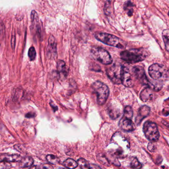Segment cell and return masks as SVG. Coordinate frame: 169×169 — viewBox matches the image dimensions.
<instances>
[{
    "label": "cell",
    "mask_w": 169,
    "mask_h": 169,
    "mask_svg": "<svg viewBox=\"0 0 169 169\" xmlns=\"http://www.w3.org/2000/svg\"><path fill=\"white\" fill-rule=\"evenodd\" d=\"M123 66L114 65L107 70V74L109 78L116 84L121 83V75Z\"/></svg>",
    "instance_id": "52a82bcc"
},
{
    "label": "cell",
    "mask_w": 169,
    "mask_h": 169,
    "mask_svg": "<svg viewBox=\"0 0 169 169\" xmlns=\"http://www.w3.org/2000/svg\"><path fill=\"white\" fill-rule=\"evenodd\" d=\"M11 43H12V47H13V49H14L15 47V43H16V37L14 35H12Z\"/></svg>",
    "instance_id": "f546056e"
},
{
    "label": "cell",
    "mask_w": 169,
    "mask_h": 169,
    "mask_svg": "<svg viewBox=\"0 0 169 169\" xmlns=\"http://www.w3.org/2000/svg\"><path fill=\"white\" fill-rule=\"evenodd\" d=\"M28 55L30 60L31 61H33L35 60L36 58V53L35 49L33 47H30L29 49V53H28Z\"/></svg>",
    "instance_id": "d4e9b609"
},
{
    "label": "cell",
    "mask_w": 169,
    "mask_h": 169,
    "mask_svg": "<svg viewBox=\"0 0 169 169\" xmlns=\"http://www.w3.org/2000/svg\"><path fill=\"white\" fill-rule=\"evenodd\" d=\"M162 37L166 49L169 53V29L164 30L163 31Z\"/></svg>",
    "instance_id": "ac0fdd59"
},
{
    "label": "cell",
    "mask_w": 169,
    "mask_h": 169,
    "mask_svg": "<svg viewBox=\"0 0 169 169\" xmlns=\"http://www.w3.org/2000/svg\"><path fill=\"white\" fill-rule=\"evenodd\" d=\"M92 56L95 60L105 65L112 63V58L110 54L106 50L101 47H94L91 50Z\"/></svg>",
    "instance_id": "5b68a950"
},
{
    "label": "cell",
    "mask_w": 169,
    "mask_h": 169,
    "mask_svg": "<svg viewBox=\"0 0 169 169\" xmlns=\"http://www.w3.org/2000/svg\"><path fill=\"white\" fill-rule=\"evenodd\" d=\"M97 158L98 161L104 165L108 166L110 165L109 161L107 158L106 157V156L103 154H98L97 156Z\"/></svg>",
    "instance_id": "d6986e66"
},
{
    "label": "cell",
    "mask_w": 169,
    "mask_h": 169,
    "mask_svg": "<svg viewBox=\"0 0 169 169\" xmlns=\"http://www.w3.org/2000/svg\"><path fill=\"white\" fill-rule=\"evenodd\" d=\"M150 112V108L149 107L146 105H143L138 110V114L136 119V124L140 125V123L146 117L148 116Z\"/></svg>",
    "instance_id": "7c38bea8"
},
{
    "label": "cell",
    "mask_w": 169,
    "mask_h": 169,
    "mask_svg": "<svg viewBox=\"0 0 169 169\" xmlns=\"http://www.w3.org/2000/svg\"><path fill=\"white\" fill-rule=\"evenodd\" d=\"M132 72L135 78L138 80L144 85H149L150 82L149 81L145 74L144 69L140 66H136L132 69Z\"/></svg>",
    "instance_id": "ba28073f"
},
{
    "label": "cell",
    "mask_w": 169,
    "mask_h": 169,
    "mask_svg": "<svg viewBox=\"0 0 169 169\" xmlns=\"http://www.w3.org/2000/svg\"><path fill=\"white\" fill-rule=\"evenodd\" d=\"M22 158H21L20 155L17 154H1V161L12 162H20Z\"/></svg>",
    "instance_id": "5bb4252c"
},
{
    "label": "cell",
    "mask_w": 169,
    "mask_h": 169,
    "mask_svg": "<svg viewBox=\"0 0 169 169\" xmlns=\"http://www.w3.org/2000/svg\"><path fill=\"white\" fill-rule=\"evenodd\" d=\"M105 13L106 15H109L111 13V2L110 1H107L105 5L104 8Z\"/></svg>",
    "instance_id": "4316f807"
},
{
    "label": "cell",
    "mask_w": 169,
    "mask_h": 169,
    "mask_svg": "<svg viewBox=\"0 0 169 169\" xmlns=\"http://www.w3.org/2000/svg\"><path fill=\"white\" fill-rule=\"evenodd\" d=\"M20 166L21 168H27L33 165L34 163L33 159L30 157H25L22 158L20 162Z\"/></svg>",
    "instance_id": "2e32d148"
},
{
    "label": "cell",
    "mask_w": 169,
    "mask_h": 169,
    "mask_svg": "<svg viewBox=\"0 0 169 169\" xmlns=\"http://www.w3.org/2000/svg\"><path fill=\"white\" fill-rule=\"evenodd\" d=\"M164 125H165L166 126H167V127H169V124L168 123H167L166 122H165L164 123Z\"/></svg>",
    "instance_id": "836d02e7"
},
{
    "label": "cell",
    "mask_w": 169,
    "mask_h": 169,
    "mask_svg": "<svg viewBox=\"0 0 169 169\" xmlns=\"http://www.w3.org/2000/svg\"><path fill=\"white\" fill-rule=\"evenodd\" d=\"M143 131L145 137L151 142H156L159 140L160 134L155 123L146 121L143 125Z\"/></svg>",
    "instance_id": "8992f818"
},
{
    "label": "cell",
    "mask_w": 169,
    "mask_h": 169,
    "mask_svg": "<svg viewBox=\"0 0 169 169\" xmlns=\"http://www.w3.org/2000/svg\"><path fill=\"white\" fill-rule=\"evenodd\" d=\"M12 168L11 164L7 161H1L0 169H10Z\"/></svg>",
    "instance_id": "484cf974"
},
{
    "label": "cell",
    "mask_w": 169,
    "mask_h": 169,
    "mask_svg": "<svg viewBox=\"0 0 169 169\" xmlns=\"http://www.w3.org/2000/svg\"><path fill=\"white\" fill-rule=\"evenodd\" d=\"M121 58L129 63L142 62L148 56V53L143 49H131L121 53Z\"/></svg>",
    "instance_id": "6da1fadb"
},
{
    "label": "cell",
    "mask_w": 169,
    "mask_h": 169,
    "mask_svg": "<svg viewBox=\"0 0 169 169\" xmlns=\"http://www.w3.org/2000/svg\"><path fill=\"white\" fill-rule=\"evenodd\" d=\"M142 166V164L136 158H134L130 163V167L134 169H140Z\"/></svg>",
    "instance_id": "cb8c5ba5"
},
{
    "label": "cell",
    "mask_w": 169,
    "mask_h": 169,
    "mask_svg": "<svg viewBox=\"0 0 169 169\" xmlns=\"http://www.w3.org/2000/svg\"><path fill=\"white\" fill-rule=\"evenodd\" d=\"M168 15H169V13H168Z\"/></svg>",
    "instance_id": "d590c367"
},
{
    "label": "cell",
    "mask_w": 169,
    "mask_h": 169,
    "mask_svg": "<svg viewBox=\"0 0 169 169\" xmlns=\"http://www.w3.org/2000/svg\"><path fill=\"white\" fill-rule=\"evenodd\" d=\"M163 114L164 116H168V115H169V109H168L167 108H164L163 110Z\"/></svg>",
    "instance_id": "1f68e13d"
},
{
    "label": "cell",
    "mask_w": 169,
    "mask_h": 169,
    "mask_svg": "<svg viewBox=\"0 0 169 169\" xmlns=\"http://www.w3.org/2000/svg\"><path fill=\"white\" fill-rule=\"evenodd\" d=\"M121 84L127 87H132L134 84L133 75L131 74L129 69L124 66L121 75Z\"/></svg>",
    "instance_id": "9c48e42d"
},
{
    "label": "cell",
    "mask_w": 169,
    "mask_h": 169,
    "mask_svg": "<svg viewBox=\"0 0 169 169\" xmlns=\"http://www.w3.org/2000/svg\"><path fill=\"white\" fill-rule=\"evenodd\" d=\"M57 69L60 73H65L66 71V63L63 60H59L57 63Z\"/></svg>",
    "instance_id": "603a6c76"
},
{
    "label": "cell",
    "mask_w": 169,
    "mask_h": 169,
    "mask_svg": "<svg viewBox=\"0 0 169 169\" xmlns=\"http://www.w3.org/2000/svg\"><path fill=\"white\" fill-rule=\"evenodd\" d=\"M95 37L98 41L109 46L120 49H123L125 47L124 41L113 35L106 33H97L95 35Z\"/></svg>",
    "instance_id": "3957f363"
},
{
    "label": "cell",
    "mask_w": 169,
    "mask_h": 169,
    "mask_svg": "<svg viewBox=\"0 0 169 169\" xmlns=\"http://www.w3.org/2000/svg\"><path fill=\"white\" fill-rule=\"evenodd\" d=\"M64 169V168H59V169Z\"/></svg>",
    "instance_id": "e575fe53"
},
{
    "label": "cell",
    "mask_w": 169,
    "mask_h": 169,
    "mask_svg": "<svg viewBox=\"0 0 169 169\" xmlns=\"http://www.w3.org/2000/svg\"><path fill=\"white\" fill-rule=\"evenodd\" d=\"M78 165L81 169H90V164L83 158H79L78 160Z\"/></svg>",
    "instance_id": "ffe728a7"
},
{
    "label": "cell",
    "mask_w": 169,
    "mask_h": 169,
    "mask_svg": "<svg viewBox=\"0 0 169 169\" xmlns=\"http://www.w3.org/2000/svg\"><path fill=\"white\" fill-rule=\"evenodd\" d=\"M119 126L121 130L125 132H132L134 130L136 127L131 119L123 117L119 122Z\"/></svg>",
    "instance_id": "30bf717a"
},
{
    "label": "cell",
    "mask_w": 169,
    "mask_h": 169,
    "mask_svg": "<svg viewBox=\"0 0 169 169\" xmlns=\"http://www.w3.org/2000/svg\"><path fill=\"white\" fill-rule=\"evenodd\" d=\"M63 165L67 168L69 169H75L78 166V162H76L73 159H69L65 160L63 162Z\"/></svg>",
    "instance_id": "e0dca14e"
},
{
    "label": "cell",
    "mask_w": 169,
    "mask_h": 169,
    "mask_svg": "<svg viewBox=\"0 0 169 169\" xmlns=\"http://www.w3.org/2000/svg\"><path fill=\"white\" fill-rule=\"evenodd\" d=\"M48 51L52 56H55L57 53V43L55 39L52 35L50 36L48 40Z\"/></svg>",
    "instance_id": "4fadbf2b"
},
{
    "label": "cell",
    "mask_w": 169,
    "mask_h": 169,
    "mask_svg": "<svg viewBox=\"0 0 169 169\" xmlns=\"http://www.w3.org/2000/svg\"><path fill=\"white\" fill-rule=\"evenodd\" d=\"M92 88L97 96V103L102 105L106 103L109 95V89L106 85L100 81L94 82Z\"/></svg>",
    "instance_id": "277c9868"
},
{
    "label": "cell",
    "mask_w": 169,
    "mask_h": 169,
    "mask_svg": "<svg viewBox=\"0 0 169 169\" xmlns=\"http://www.w3.org/2000/svg\"><path fill=\"white\" fill-rule=\"evenodd\" d=\"M90 169H102L100 167L94 164H90Z\"/></svg>",
    "instance_id": "4dcf8cb0"
},
{
    "label": "cell",
    "mask_w": 169,
    "mask_h": 169,
    "mask_svg": "<svg viewBox=\"0 0 169 169\" xmlns=\"http://www.w3.org/2000/svg\"><path fill=\"white\" fill-rule=\"evenodd\" d=\"M30 169H39V167L38 166H34L32 168Z\"/></svg>",
    "instance_id": "d6a6232c"
},
{
    "label": "cell",
    "mask_w": 169,
    "mask_h": 169,
    "mask_svg": "<svg viewBox=\"0 0 169 169\" xmlns=\"http://www.w3.org/2000/svg\"><path fill=\"white\" fill-rule=\"evenodd\" d=\"M149 74L155 81L163 82L169 78V70L161 64L155 63L148 69Z\"/></svg>",
    "instance_id": "7a4b0ae2"
},
{
    "label": "cell",
    "mask_w": 169,
    "mask_h": 169,
    "mask_svg": "<svg viewBox=\"0 0 169 169\" xmlns=\"http://www.w3.org/2000/svg\"><path fill=\"white\" fill-rule=\"evenodd\" d=\"M46 159L49 163L53 165H57L60 162L59 158L53 155H48L46 156Z\"/></svg>",
    "instance_id": "7402d4cb"
},
{
    "label": "cell",
    "mask_w": 169,
    "mask_h": 169,
    "mask_svg": "<svg viewBox=\"0 0 169 169\" xmlns=\"http://www.w3.org/2000/svg\"><path fill=\"white\" fill-rule=\"evenodd\" d=\"M108 112L110 117L113 119H117L121 115L120 109L113 105H111L109 107Z\"/></svg>",
    "instance_id": "9a60e30c"
},
{
    "label": "cell",
    "mask_w": 169,
    "mask_h": 169,
    "mask_svg": "<svg viewBox=\"0 0 169 169\" xmlns=\"http://www.w3.org/2000/svg\"><path fill=\"white\" fill-rule=\"evenodd\" d=\"M41 169H54L52 166L49 164H45L42 166Z\"/></svg>",
    "instance_id": "f1b7e54d"
},
{
    "label": "cell",
    "mask_w": 169,
    "mask_h": 169,
    "mask_svg": "<svg viewBox=\"0 0 169 169\" xmlns=\"http://www.w3.org/2000/svg\"><path fill=\"white\" fill-rule=\"evenodd\" d=\"M133 116V110L132 108L129 106H127L124 109V117L132 119Z\"/></svg>",
    "instance_id": "44dd1931"
},
{
    "label": "cell",
    "mask_w": 169,
    "mask_h": 169,
    "mask_svg": "<svg viewBox=\"0 0 169 169\" xmlns=\"http://www.w3.org/2000/svg\"><path fill=\"white\" fill-rule=\"evenodd\" d=\"M153 91L154 90L150 87L144 88L141 92V100L145 103L152 101L155 97V94Z\"/></svg>",
    "instance_id": "8fae6325"
},
{
    "label": "cell",
    "mask_w": 169,
    "mask_h": 169,
    "mask_svg": "<svg viewBox=\"0 0 169 169\" xmlns=\"http://www.w3.org/2000/svg\"><path fill=\"white\" fill-rule=\"evenodd\" d=\"M148 149L151 152H153V151H155V146L153 144L152 142H150L148 145Z\"/></svg>",
    "instance_id": "83f0119b"
}]
</instances>
